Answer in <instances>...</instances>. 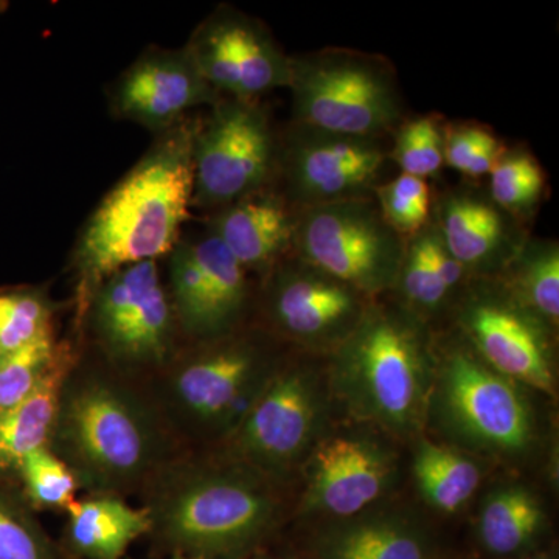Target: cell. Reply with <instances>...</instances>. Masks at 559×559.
Wrapping results in <instances>:
<instances>
[{
	"instance_id": "obj_25",
	"label": "cell",
	"mask_w": 559,
	"mask_h": 559,
	"mask_svg": "<svg viewBox=\"0 0 559 559\" xmlns=\"http://www.w3.org/2000/svg\"><path fill=\"white\" fill-rule=\"evenodd\" d=\"M543 522V509L532 492L520 487L499 489L481 509L480 540L489 554L509 557L527 549Z\"/></svg>"
},
{
	"instance_id": "obj_17",
	"label": "cell",
	"mask_w": 559,
	"mask_h": 559,
	"mask_svg": "<svg viewBox=\"0 0 559 559\" xmlns=\"http://www.w3.org/2000/svg\"><path fill=\"white\" fill-rule=\"evenodd\" d=\"M320 403L311 374L300 369L275 371L234 433L242 462L278 473L307 451L318 429Z\"/></svg>"
},
{
	"instance_id": "obj_38",
	"label": "cell",
	"mask_w": 559,
	"mask_h": 559,
	"mask_svg": "<svg viewBox=\"0 0 559 559\" xmlns=\"http://www.w3.org/2000/svg\"><path fill=\"white\" fill-rule=\"evenodd\" d=\"M259 559H267V558H259Z\"/></svg>"
},
{
	"instance_id": "obj_27",
	"label": "cell",
	"mask_w": 559,
	"mask_h": 559,
	"mask_svg": "<svg viewBox=\"0 0 559 559\" xmlns=\"http://www.w3.org/2000/svg\"><path fill=\"white\" fill-rule=\"evenodd\" d=\"M546 187V173L525 148H507L489 173V198L521 223L539 207Z\"/></svg>"
},
{
	"instance_id": "obj_12",
	"label": "cell",
	"mask_w": 559,
	"mask_h": 559,
	"mask_svg": "<svg viewBox=\"0 0 559 559\" xmlns=\"http://www.w3.org/2000/svg\"><path fill=\"white\" fill-rule=\"evenodd\" d=\"M190 57L221 97L259 102L272 91L288 90L290 57L255 17L219 5L191 33Z\"/></svg>"
},
{
	"instance_id": "obj_28",
	"label": "cell",
	"mask_w": 559,
	"mask_h": 559,
	"mask_svg": "<svg viewBox=\"0 0 559 559\" xmlns=\"http://www.w3.org/2000/svg\"><path fill=\"white\" fill-rule=\"evenodd\" d=\"M432 223L406 238L395 288L399 289L406 310L421 316L436 314L450 300L451 293L444 286L432 257ZM423 320V319H421Z\"/></svg>"
},
{
	"instance_id": "obj_5",
	"label": "cell",
	"mask_w": 559,
	"mask_h": 559,
	"mask_svg": "<svg viewBox=\"0 0 559 559\" xmlns=\"http://www.w3.org/2000/svg\"><path fill=\"white\" fill-rule=\"evenodd\" d=\"M150 393L176 439L234 436L275 371L259 340L235 333L200 342L159 370Z\"/></svg>"
},
{
	"instance_id": "obj_16",
	"label": "cell",
	"mask_w": 559,
	"mask_h": 559,
	"mask_svg": "<svg viewBox=\"0 0 559 559\" xmlns=\"http://www.w3.org/2000/svg\"><path fill=\"white\" fill-rule=\"evenodd\" d=\"M221 98L201 75L186 46L151 47L114 81L109 108L117 119L160 134L186 120L191 109L212 108Z\"/></svg>"
},
{
	"instance_id": "obj_33",
	"label": "cell",
	"mask_w": 559,
	"mask_h": 559,
	"mask_svg": "<svg viewBox=\"0 0 559 559\" xmlns=\"http://www.w3.org/2000/svg\"><path fill=\"white\" fill-rule=\"evenodd\" d=\"M0 559H64L27 507L0 489Z\"/></svg>"
},
{
	"instance_id": "obj_3",
	"label": "cell",
	"mask_w": 559,
	"mask_h": 559,
	"mask_svg": "<svg viewBox=\"0 0 559 559\" xmlns=\"http://www.w3.org/2000/svg\"><path fill=\"white\" fill-rule=\"evenodd\" d=\"M150 533L173 554L240 559L277 520L278 502L263 473L238 460L173 459L143 487Z\"/></svg>"
},
{
	"instance_id": "obj_23",
	"label": "cell",
	"mask_w": 559,
	"mask_h": 559,
	"mask_svg": "<svg viewBox=\"0 0 559 559\" xmlns=\"http://www.w3.org/2000/svg\"><path fill=\"white\" fill-rule=\"evenodd\" d=\"M70 369L68 356L44 378L27 399L0 411V471H17L22 460L49 447L62 382Z\"/></svg>"
},
{
	"instance_id": "obj_14",
	"label": "cell",
	"mask_w": 559,
	"mask_h": 559,
	"mask_svg": "<svg viewBox=\"0 0 559 559\" xmlns=\"http://www.w3.org/2000/svg\"><path fill=\"white\" fill-rule=\"evenodd\" d=\"M441 380V406L448 421L465 439L503 452L528 447L532 415L506 377L489 370L465 349H455L444 360Z\"/></svg>"
},
{
	"instance_id": "obj_2",
	"label": "cell",
	"mask_w": 559,
	"mask_h": 559,
	"mask_svg": "<svg viewBox=\"0 0 559 559\" xmlns=\"http://www.w3.org/2000/svg\"><path fill=\"white\" fill-rule=\"evenodd\" d=\"M198 121H180L108 191L84 224L73 266L94 290L114 272L168 255L193 207V143Z\"/></svg>"
},
{
	"instance_id": "obj_37",
	"label": "cell",
	"mask_w": 559,
	"mask_h": 559,
	"mask_svg": "<svg viewBox=\"0 0 559 559\" xmlns=\"http://www.w3.org/2000/svg\"><path fill=\"white\" fill-rule=\"evenodd\" d=\"M530 559H551L549 557H535V558H530Z\"/></svg>"
},
{
	"instance_id": "obj_29",
	"label": "cell",
	"mask_w": 559,
	"mask_h": 559,
	"mask_svg": "<svg viewBox=\"0 0 559 559\" xmlns=\"http://www.w3.org/2000/svg\"><path fill=\"white\" fill-rule=\"evenodd\" d=\"M444 130L447 124L433 114L403 120L396 128L393 148L389 151L390 159L404 175L426 180L436 178L447 167Z\"/></svg>"
},
{
	"instance_id": "obj_21",
	"label": "cell",
	"mask_w": 559,
	"mask_h": 559,
	"mask_svg": "<svg viewBox=\"0 0 559 559\" xmlns=\"http://www.w3.org/2000/svg\"><path fill=\"white\" fill-rule=\"evenodd\" d=\"M319 559H428V544L414 524L392 514L331 525L316 540Z\"/></svg>"
},
{
	"instance_id": "obj_11",
	"label": "cell",
	"mask_w": 559,
	"mask_h": 559,
	"mask_svg": "<svg viewBox=\"0 0 559 559\" xmlns=\"http://www.w3.org/2000/svg\"><path fill=\"white\" fill-rule=\"evenodd\" d=\"M168 297L178 326L194 342L229 336L248 308V271L205 229L168 253Z\"/></svg>"
},
{
	"instance_id": "obj_15",
	"label": "cell",
	"mask_w": 559,
	"mask_h": 559,
	"mask_svg": "<svg viewBox=\"0 0 559 559\" xmlns=\"http://www.w3.org/2000/svg\"><path fill=\"white\" fill-rule=\"evenodd\" d=\"M266 311L280 333L334 348L362 318L367 297L290 253L267 272Z\"/></svg>"
},
{
	"instance_id": "obj_7",
	"label": "cell",
	"mask_w": 559,
	"mask_h": 559,
	"mask_svg": "<svg viewBox=\"0 0 559 559\" xmlns=\"http://www.w3.org/2000/svg\"><path fill=\"white\" fill-rule=\"evenodd\" d=\"M404 249L374 198L297 210L294 255L367 299L395 288Z\"/></svg>"
},
{
	"instance_id": "obj_31",
	"label": "cell",
	"mask_w": 559,
	"mask_h": 559,
	"mask_svg": "<svg viewBox=\"0 0 559 559\" xmlns=\"http://www.w3.org/2000/svg\"><path fill=\"white\" fill-rule=\"evenodd\" d=\"M382 218L406 240L428 226L433 198L428 180L401 175L382 182L373 194Z\"/></svg>"
},
{
	"instance_id": "obj_35",
	"label": "cell",
	"mask_w": 559,
	"mask_h": 559,
	"mask_svg": "<svg viewBox=\"0 0 559 559\" xmlns=\"http://www.w3.org/2000/svg\"><path fill=\"white\" fill-rule=\"evenodd\" d=\"M28 499L40 509H64L75 500L79 481L49 448L32 452L17 466Z\"/></svg>"
},
{
	"instance_id": "obj_13",
	"label": "cell",
	"mask_w": 559,
	"mask_h": 559,
	"mask_svg": "<svg viewBox=\"0 0 559 559\" xmlns=\"http://www.w3.org/2000/svg\"><path fill=\"white\" fill-rule=\"evenodd\" d=\"M479 280L462 301L459 323L469 344L495 371L554 392L550 329L533 312L521 307L499 282Z\"/></svg>"
},
{
	"instance_id": "obj_4",
	"label": "cell",
	"mask_w": 559,
	"mask_h": 559,
	"mask_svg": "<svg viewBox=\"0 0 559 559\" xmlns=\"http://www.w3.org/2000/svg\"><path fill=\"white\" fill-rule=\"evenodd\" d=\"M430 367L425 322L404 307L369 305L334 348V382L353 414L399 432L421 421Z\"/></svg>"
},
{
	"instance_id": "obj_6",
	"label": "cell",
	"mask_w": 559,
	"mask_h": 559,
	"mask_svg": "<svg viewBox=\"0 0 559 559\" xmlns=\"http://www.w3.org/2000/svg\"><path fill=\"white\" fill-rule=\"evenodd\" d=\"M290 123L385 139L404 120L395 69L381 55L322 49L290 57Z\"/></svg>"
},
{
	"instance_id": "obj_10",
	"label": "cell",
	"mask_w": 559,
	"mask_h": 559,
	"mask_svg": "<svg viewBox=\"0 0 559 559\" xmlns=\"http://www.w3.org/2000/svg\"><path fill=\"white\" fill-rule=\"evenodd\" d=\"M389 159L382 139L352 138L290 123L280 139V193L296 210L373 198Z\"/></svg>"
},
{
	"instance_id": "obj_18",
	"label": "cell",
	"mask_w": 559,
	"mask_h": 559,
	"mask_svg": "<svg viewBox=\"0 0 559 559\" xmlns=\"http://www.w3.org/2000/svg\"><path fill=\"white\" fill-rule=\"evenodd\" d=\"M432 221L471 280L499 277L530 237L524 223L474 186L454 187L433 200Z\"/></svg>"
},
{
	"instance_id": "obj_9",
	"label": "cell",
	"mask_w": 559,
	"mask_h": 559,
	"mask_svg": "<svg viewBox=\"0 0 559 559\" xmlns=\"http://www.w3.org/2000/svg\"><path fill=\"white\" fill-rule=\"evenodd\" d=\"M91 330L109 366L127 374L162 370L176 356L178 320L157 261L110 274L91 293Z\"/></svg>"
},
{
	"instance_id": "obj_19",
	"label": "cell",
	"mask_w": 559,
	"mask_h": 559,
	"mask_svg": "<svg viewBox=\"0 0 559 559\" xmlns=\"http://www.w3.org/2000/svg\"><path fill=\"white\" fill-rule=\"evenodd\" d=\"M392 473L388 454L369 440L325 441L312 460L308 506L337 518L356 516L385 491Z\"/></svg>"
},
{
	"instance_id": "obj_1",
	"label": "cell",
	"mask_w": 559,
	"mask_h": 559,
	"mask_svg": "<svg viewBox=\"0 0 559 559\" xmlns=\"http://www.w3.org/2000/svg\"><path fill=\"white\" fill-rule=\"evenodd\" d=\"M47 448L79 487L116 498L143 489L179 455L178 439L151 395L114 367L69 369Z\"/></svg>"
},
{
	"instance_id": "obj_30",
	"label": "cell",
	"mask_w": 559,
	"mask_h": 559,
	"mask_svg": "<svg viewBox=\"0 0 559 559\" xmlns=\"http://www.w3.org/2000/svg\"><path fill=\"white\" fill-rule=\"evenodd\" d=\"M51 305L38 289L0 293V356L51 337Z\"/></svg>"
},
{
	"instance_id": "obj_24",
	"label": "cell",
	"mask_w": 559,
	"mask_h": 559,
	"mask_svg": "<svg viewBox=\"0 0 559 559\" xmlns=\"http://www.w3.org/2000/svg\"><path fill=\"white\" fill-rule=\"evenodd\" d=\"M496 280L521 307L533 312L550 329L558 325V241L528 237Z\"/></svg>"
},
{
	"instance_id": "obj_36",
	"label": "cell",
	"mask_w": 559,
	"mask_h": 559,
	"mask_svg": "<svg viewBox=\"0 0 559 559\" xmlns=\"http://www.w3.org/2000/svg\"><path fill=\"white\" fill-rule=\"evenodd\" d=\"M171 559H194V558L186 557V555L173 554Z\"/></svg>"
},
{
	"instance_id": "obj_26",
	"label": "cell",
	"mask_w": 559,
	"mask_h": 559,
	"mask_svg": "<svg viewBox=\"0 0 559 559\" xmlns=\"http://www.w3.org/2000/svg\"><path fill=\"white\" fill-rule=\"evenodd\" d=\"M414 474L425 499L444 513L462 509L481 479L479 466L473 460L432 443H423L418 448Z\"/></svg>"
},
{
	"instance_id": "obj_32",
	"label": "cell",
	"mask_w": 559,
	"mask_h": 559,
	"mask_svg": "<svg viewBox=\"0 0 559 559\" xmlns=\"http://www.w3.org/2000/svg\"><path fill=\"white\" fill-rule=\"evenodd\" d=\"M64 358L53 336L0 356V411L27 399Z\"/></svg>"
},
{
	"instance_id": "obj_34",
	"label": "cell",
	"mask_w": 559,
	"mask_h": 559,
	"mask_svg": "<svg viewBox=\"0 0 559 559\" xmlns=\"http://www.w3.org/2000/svg\"><path fill=\"white\" fill-rule=\"evenodd\" d=\"M506 150L498 135L481 124H447L444 130V164L468 178L489 175Z\"/></svg>"
},
{
	"instance_id": "obj_8",
	"label": "cell",
	"mask_w": 559,
	"mask_h": 559,
	"mask_svg": "<svg viewBox=\"0 0 559 559\" xmlns=\"http://www.w3.org/2000/svg\"><path fill=\"white\" fill-rule=\"evenodd\" d=\"M280 139L259 102L223 97L198 121L193 143V207L216 212L272 187Z\"/></svg>"
},
{
	"instance_id": "obj_22",
	"label": "cell",
	"mask_w": 559,
	"mask_h": 559,
	"mask_svg": "<svg viewBox=\"0 0 559 559\" xmlns=\"http://www.w3.org/2000/svg\"><path fill=\"white\" fill-rule=\"evenodd\" d=\"M69 539L87 559H120L140 536L150 533L145 510L116 496H92L68 507Z\"/></svg>"
},
{
	"instance_id": "obj_20",
	"label": "cell",
	"mask_w": 559,
	"mask_h": 559,
	"mask_svg": "<svg viewBox=\"0 0 559 559\" xmlns=\"http://www.w3.org/2000/svg\"><path fill=\"white\" fill-rule=\"evenodd\" d=\"M297 210L274 187L216 210L212 231L246 271L267 274L293 253Z\"/></svg>"
}]
</instances>
